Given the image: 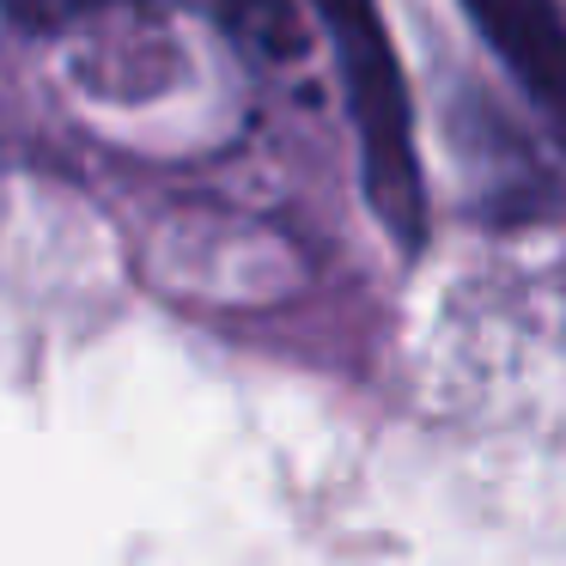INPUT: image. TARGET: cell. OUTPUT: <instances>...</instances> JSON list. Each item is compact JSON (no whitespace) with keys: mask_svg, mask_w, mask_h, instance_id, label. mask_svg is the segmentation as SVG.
Segmentation results:
<instances>
[{"mask_svg":"<svg viewBox=\"0 0 566 566\" xmlns=\"http://www.w3.org/2000/svg\"><path fill=\"white\" fill-rule=\"evenodd\" d=\"M213 13L262 55H305V19H298V0H208Z\"/></svg>","mask_w":566,"mask_h":566,"instance_id":"3","label":"cell"},{"mask_svg":"<svg viewBox=\"0 0 566 566\" xmlns=\"http://www.w3.org/2000/svg\"><path fill=\"white\" fill-rule=\"evenodd\" d=\"M323 19V38L335 50L342 74L347 123L359 147V189H366L378 226L402 250L427 244V177H420V147H415V98L396 38L384 25L378 0H311Z\"/></svg>","mask_w":566,"mask_h":566,"instance_id":"1","label":"cell"},{"mask_svg":"<svg viewBox=\"0 0 566 566\" xmlns=\"http://www.w3.org/2000/svg\"><path fill=\"white\" fill-rule=\"evenodd\" d=\"M469 25L481 31L500 67L517 80L536 116H560V74H566V25L560 0H463Z\"/></svg>","mask_w":566,"mask_h":566,"instance_id":"2","label":"cell"}]
</instances>
